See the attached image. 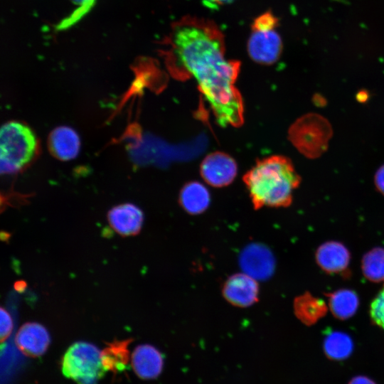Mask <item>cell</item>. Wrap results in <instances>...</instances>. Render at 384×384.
<instances>
[{
    "label": "cell",
    "instance_id": "6da1fadb",
    "mask_svg": "<svg viewBox=\"0 0 384 384\" xmlns=\"http://www.w3.org/2000/svg\"><path fill=\"white\" fill-rule=\"evenodd\" d=\"M162 53L176 78L193 77L222 127H239L244 121L241 95L235 86L240 63L225 58L222 31L210 20L185 16L171 25Z\"/></svg>",
    "mask_w": 384,
    "mask_h": 384
},
{
    "label": "cell",
    "instance_id": "7a4b0ae2",
    "mask_svg": "<svg viewBox=\"0 0 384 384\" xmlns=\"http://www.w3.org/2000/svg\"><path fill=\"white\" fill-rule=\"evenodd\" d=\"M243 180L255 209L289 206L293 190L301 183V177L291 160L282 155L257 161L244 175Z\"/></svg>",
    "mask_w": 384,
    "mask_h": 384
},
{
    "label": "cell",
    "instance_id": "3957f363",
    "mask_svg": "<svg viewBox=\"0 0 384 384\" xmlns=\"http://www.w3.org/2000/svg\"><path fill=\"white\" fill-rule=\"evenodd\" d=\"M37 142L33 132L19 122L2 125L0 132V170L11 174L20 171L35 155Z\"/></svg>",
    "mask_w": 384,
    "mask_h": 384
},
{
    "label": "cell",
    "instance_id": "277c9868",
    "mask_svg": "<svg viewBox=\"0 0 384 384\" xmlns=\"http://www.w3.org/2000/svg\"><path fill=\"white\" fill-rule=\"evenodd\" d=\"M63 375L77 384H97L107 371L102 351L86 341H77L68 347L61 363Z\"/></svg>",
    "mask_w": 384,
    "mask_h": 384
},
{
    "label": "cell",
    "instance_id": "5b68a950",
    "mask_svg": "<svg viewBox=\"0 0 384 384\" xmlns=\"http://www.w3.org/2000/svg\"><path fill=\"white\" fill-rule=\"evenodd\" d=\"M332 134L331 125L324 117L308 113L291 125L289 139L302 154L316 159L327 150Z\"/></svg>",
    "mask_w": 384,
    "mask_h": 384
},
{
    "label": "cell",
    "instance_id": "8992f818",
    "mask_svg": "<svg viewBox=\"0 0 384 384\" xmlns=\"http://www.w3.org/2000/svg\"><path fill=\"white\" fill-rule=\"evenodd\" d=\"M278 23V18L270 11L255 18L247 43L248 55L253 61L271 65L279 59L282 51V41L276 30Z\"/></svg>",
    "mask_w": 384,
    "mask_h": 384
},
{
    "label": "cell",
    "instance_id": "52a82bcc",
    "mask_svg": "<svg viewBox=\"0 0 384 384\" xmlns=\"http://www.w3.org/2000/svg\"><path fill=\"white\" fill-rule=\"evenodd\" d=\"M237 171L235 161L228 154L219 151L206 156L200 166L204 181L214 187L230 184L235 178Z\"/></svg>",
    "mask_w": 384,
    "mask_h": 384
},
{
    "label": "cell",
    "instance_id": "ba28073f",
    "mask_svg": "<svg viewBox=\"0 0 384 384\" xmlns=\"http://www.w3.org/2000/svg\"><path fill=\"white\" fill-rule=\"evenodd\" d=\"M315 260L327 274L346 276L349 274L351 253L340 242L331 240L321 244L315 252Z\"/></svg>",
    "mask_w": 384,
    "mask_h": 384
},
{
    "label": "cell",
    "instance_id": "9c48e42d",
    "mask_svg": "<svg viewBox=\"0 0 384 384\" xmlns=\"http://www.w3.org/2000/svg\"><path fill=\"white\" fill-rule=\"evenodd\" d=\"M223 295L234 306L247 307L257 301L259 288L256 280L248 274L238 273L224 283Z\"/></svg>",
    "mask_w": 384,
    "mask_h": 384
},
{
    "label": "cell",
    "instance_id": "30bf717a",
    "mask_svg": "<svg viewBox=\"0 0 384 384\" xmlns=\"http://www.w3.org/2000/svg\"><path fill=\"white\" fill-rule=\"evenodd\" d=\"M50 343L48 330L42 324L27 322L23 324L15 336V343L24 355L36 358L47 351Z\"/></svg>",
    "mask_w": 384,
    "mask_h": 384
},
{
    "label": "cell",
    "instance_id": "8fae6325",
    "mask_svg": "<svg viewBox=\"0 0 384 384\" xmlns=\"http://www.w3.org/2000/svg\"><path fill=\"white\" fill-rule=\"evenodd\" d=\"M110 227L122 236H133L139 233L144 214L142 210L132 203H123L111 208L107 213Z\"/></svg>",
    "mask_w": 384,
    "mask_h": 384
},
{
    "label": "cell",
    "instance_id": "7c38bea8",
    "mask_svg": "<svg viewBox=\"0 0 384 384\" xmlns=\"http://www.w3.org/2000/svg\"><path fill=\"white\" fill-rule=\"evenodd\" d=\"M131 365L142 379L156 378L161 372L163 358L159 351L149 344L137 346L131 355Z\"/></svg>",
    "mask_w": 384,
    "mask_h": 384
},
{
    "label": "cell",
    "instance_id": "4fadbf2b",
    "mask_svg": "<svg viewBox=\"0 0 384 384\" xmlns=\"http://www.w3.org/2000/svg\"><path fill=\"white\" fill-rule=\"evenodd\" d=\"M50 153L62 161L75 159L79 154L80 140L78 133L68 126L55 128L48 137Z\"/></svg>",
    "mask_w": 384,
    "mask_h": 384
},
{
    "label": "cell",
    "instance_id": "5bb4252c",
    "mask_svg": "<svg viewBox=\"0 0 384 384\" xmlns=\"http://www.w3.org/2000/svg\"><path fill=\"white\" fill-rule=\"evenodd\" d=\"M294 311L297 319L310 326L326 314L328 306L324 300L306 292L295 298Z\"/></svg>",
    "mask_w": 384,
    "mask_h": 384
},
{
    "label": "cell",
    "instance_id": "9a60e30c",
    "mask_svg": "<svg viewBox=\"0 0 384 384\" xmlns=\"http://www.w3.org/2000/svg\"><path fill=\"white\" fill-rule=\"evenodd\" d=\"M328 305L334 316L340 320L351 318L357 311L359 299L356 292L341 289L326 294Z\"/></svg>",
    "mask_w": 384,
    "mask_h": 384
},
{
    "label": "cell",
    "instance_id": "2e32d148",
    "mask_svg": "<svg viewBox=\"0 0 384 384\" xmlns=\"http://www.w3.org/2000/svg\"><path fill=\"white\" fill-rule=\"evenodd\" d=\"M179 201L182 208L188 213H201L209 206L210 194L208 189L201 183H187L181 189Z\"/></svg>",
    "mask_w": 384,
    "mask_h": 384
},
{
    "label": "cell",
    "instance_id": "e0dca14e",
    "mask_svg": "<svg viewBox=\"0 0 384 384\" xmlns=\"http://www.w3.org/2000/svg\"><path fill=\"white\" fill-rule=\"evenodd\" d=\"M323 348L325 355L331 360L343 361L348 358L353 350V342L346 333L329 330L324 338Z\"/></svg>",
    "mask_w": 384,
    "mask_h": 384
},
{
    "label": "cell",
    "instance_id": "ac0fdd59",
    "mask_svg": "<svg viewBox=\"0 0 384 384\" xmlns=\"http://www.w3.org/2000/svg\"><path fill=\"white\" fill-rule=\"evenodd\" d=\"M130 339L110 343L102 351V362L107 370H121L129 360Z\"/></svg>",
    "mask_w": 384,
    "mask_h": 384
},
{
    "label": "cell",
    "instance_id": "d6986e66",
    "mask_svg": "<svg viewBox=\"0 0 384 384\" xmlns=\"http://www.w3.org/2000/svg\"><path fill=\"white\" fill-rule=\"evenodd\" d=\"M361 270L369 281H384V248L377 247L367 252L361 260Z\"/></svg>",
    "mask_w": 384,
    "mask_h": 384
},
{
    "label": "cell",
    "instance_id": "ffe728a7",
    "mask_svg": "<svg viewBox=\"0 0 384 384\" xmlns=\"http://www.w3.org/2000/svg\"><path fill=\"white\" fill-rule=\"evenodd\" d=\"M244 256L245 267L246 268L257 262L255 267L251 272L252 274L254 272L261 274L259 267H262L268 273L272 269V259L268 252H267L262 249L255 247L247 251Z\"/></svg>",
    "mask_w": 384,
    "mask_h": 384
},
{
    "label": "cell",
    "instance_id": "44dd1931",
    "mask_svg": "<svg viewBox=\"0 0 384 384\" xmlns=\"http://www.w3.org/2000/svg\"><path fill=\"white\" fill-rule=\"evenodd\" d=\"M78 7L69 17L65 18L57 26L58 29L67 28L82 18L95 5L96 0H71Z\"/></svg>",
    "mask_w": 384,
    "mask_h": 384
},
{
    "label": "cell",
    "instance_id": "7402d4cb",
    "mask_svg": "<svg viewBox=\"0 0 384 384\" xmlns=\"http://www.w3.org/2000/svg\"><path fill=\"white\" fill-rule=\"evenodd\" d=\"M369 313L371 321L384 330V288L371 302Z\"/></svg>",
    "mask_w": 384,
    "mask_h": 384
},
{
    "label": "cell",
    "instance_id": "603a6c76",
    "mask_svg": "<svg viewBox=\"0 0 384 384\" xmlns=\"http://www.w3.org/2000/svg\"><path fill=\"white\" fill-rule=\"evenodd\" d=\"M1 342L6 340L13 329V320L10 314L4 308L1 307Z\"/></svg>",
    "mask_w": 384,
    "mask_h": 384
},
{
    "label": "cell",
    "instance_id": "cb8c5ba5",
    "mask_svg": "<svg viewBox=\"0 0 384 384\" xmlns=\"http://www.w3.org/2000/svg\"><path fill=\"white\" fill-rule=\"evenodd\" d=\"M374 182L378 191L384 195V165L377 170L374 177Z\"/></svg>",
    "mask_w": 384,
    "mask_h": 384
},
{
    "label": "cell",
    "instance_id": "d4e9b609",
    "mask_svg": "<svg viewBox=\"0 0 384 384\" xmlns=\"http://www.w3.org/2000/svg\"><path fill=\"white\" fill-rule=\"evenodd\" d=\"M348 384H376L372 379L366 375L353 377Z\"/></svg>",
    "mask_w": 384,
    "mask_h": 384
},
{
    "label": "cell",
    "instance_id": "484cf974",
    "mask_svg": "<svg viewBox=\"0 0 384 384\" xmlns=\"http://www.w3.org/2000/svg\"><path fill=\"white\" fill-rule=\"evenodd\" d=\"M205 4L209 6L210 7H217L218 6H222L228 4L232 2L233 0H203Z\"/></svg>",
    "mask_w": 384,
    "mask_h": 384
},
{
    "label": "cell",
    "instance_id": "4316f807",
    "mask_svg": "<svg viewBox=\"0 0 384 384\" xmlns=\"http://www.w3.org/2000/svg\"><path fill=\"white\" fill-rule=\"evenodd\" d=\"M358 100L360 102H365L366 99L368 98V95L366 92H358Z\"/></svg>",
    "mask_w": 384,
    "mask_h": 384
}]
</instances>
